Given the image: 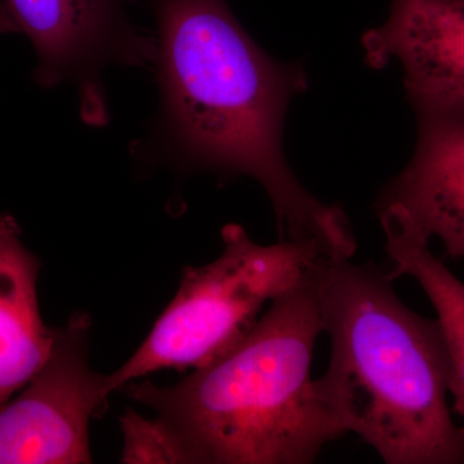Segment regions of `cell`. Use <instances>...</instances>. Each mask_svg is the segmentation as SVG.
Returning a JSON list of instances; mask_svg holds the SVG:
<instances>
[{"instance_id": "cell-4", "label": "cell", "mask_w": 464, "mask_h": 464, "mask_svg": "<svg viewBox=\"0 0 464 464\" xmlns=\"http://www.w3.org/2000/svg\"><path fill=\"white\" fill-rule=\"evenodd\" d=\"M224 252L200 267H186L173 301L139 350L106 375L110 391L160 369L203 368L237 346L262 308L297 289L333 257L316 241L280 240L261 246L243 226L226 225Z\"/></svg>"}, {"instance_id": "cell-11", "label": "cell", "mask_w": 464, "mask_h": 464, "mask_svg": "<svg viewBox=\"0 0 464 464\" xmlns=\"http://www.w3.org/2000/svg\"><path fill=\"white\" fill-rule=\"evenodd\" d=\"M124 436L121 463H190L181 440L157 417L145 420L134 411L121 418Z\"/></svg>"}, {"instance_id": "cell-12", "label": "cell", "mask_w": 464, "mask_h": 464, "mask_svg": "<svg viewBox=\"0 0 464 464\" xmlns=\"http://www.w3.org/2000/svg\"><path fill=\"white\" fill-rule=\"evenodd\" d=\"M18 33L17 26L9 16L5 3L0 0V34Z\"/></svg>"}, {"instance_id": "cell-1", "label": "cell", "mask_w": 464, "mask_h": 464, "mask_svg": "<svg viewBox=\"0 0 464 464\" xmlns=\"http://www.w3.org/2000/svg\"><path fill=\"white\" fill-rule=\"evenodd\" d=\"M148 3L158 26L160 106L132 151L185 170L248 176L273 204L280 240L316 241L333 257H353L344 210L311 195L284 155L286 110L308 88L304 69L268 56L226 0Z\"/></svg>"}, {"instance_id": "cell-2", "label": "cell", "mask_w": 464, "mask_h": 464, "mask_svg": "<svg viewBox=\"0 0 464 464\" xmlns=\"http://www.w3.org/2000/svg\"><path fill=\"white\" fill-rule=\"evenodd\" d=\"M374 265L332 258L317 274L331 359L315 389L346 433L387 464H462L436 320L415 314Z\"/></svg>"}, {"instance_id": "cell-9", "label": "cell", "mask_w": 464, "mask_h": 464, "mask_svg": "<svg viewBox=\"0 0 464 464\" xmlns=\"http://www.w3.org/2000/svg\"><path fill=\"white\" fill-rule=\"evenodd\" d=\"M41 266L16 219L0 216V405L42 371L53 350L54 328L43 322L36 293Z\"/></svg>"}, {"instance_id": "cell-10", "label": "cell", "mask_w": 464, "mask_h": 464, "mask_svg": "<svg viewBox=\"0 0 464 464\" xmlns=\"http://www.w3.org/2000/svg\"><path fill=\"white\" fill-rule=\"evenodd\" d=\"M390 261L391 276L413 277L436 311L447 351L449 395L451 411L462 420L459 426L464 449V283L433 255L430 240L415 227L404 208L387 204L377 208Z\"/></svg>"}, {"instance_id": "cell-6", "label": "cell", "mask_w": 464, "mask_h": 464, "mask_svg": "<svg viewBox=\"0 0 464 464\" xmlns=\"http://www.w3.org/2000/svg\"><path fill=\"white\" fill-rule=\"evenodd\" d=\"M87 314L54 328L47 364L23 392L0 405V464H87L92 418L108 409L106 375L88 364Z\"/></svg>"}, {"instance_id": "cell-7", "label": "cell", "mask_w": 464, "mask_h": 464, "mask_svg": "<svg viewBox=\"0 0 464 464\" xmlns=\"http://www.w3.org/2000/svg\"><path fill=\"white\" fill-rule=\"evenodd\" d=\"M362 42L372 69L399 63L417 115L464 114V0H391Z\"/></svg>"}, {"instance_id": "cell-5", "label": "cell", "mask_w": 464, "mask_h": 464, "mask_svg": "<svg viewBox=\"0 0 464 464\" xmlns=\"http://www.w3.org/2000/svg\"><path fill=\"white\" fill-rule=\"evenodd\" d=\"M2 2L18 32L32 42L36 54L34 81L43 88L72 85L79 115L91 127L109 123L102 81L109 66H155L157 38L130 23L125 0Z\"/></svg>"}, {"instance_id": "cell-3", "label": "cell", "mask_w": 464, "mask_h": 464, "mask_svg": "<svg viewBox=\"0 0 464 464\" xmlns=\"http://www.w3.org/2000/svg\"><path fill=\"white\" fill-rule=\"evenodd\" d=\"M316 280L275 299L237 346L174 386L121 389L173 430L190 463H313L347 435L311 375L323 333Z\"/></svg>"}, {"instance_id": "cell-8", "label": "cell", "mask_w": 464, "mask_h": 464, "mask_svg": "<svg viewBox=\"0 0 464 464\" xmlns=\"http://www.w3.org/2000/svg\"><path fill=\"white\" fill-rule=\"evenodd\" d=\"M414 154L375 207L399 204L449 257L464 259V114L417 115Z\"/></svg>"}]
</instances>
